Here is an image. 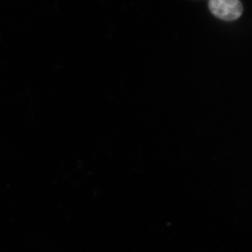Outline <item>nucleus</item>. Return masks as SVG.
<instances>
[{
	"mask_svg": "<svg viewBox=\"0 0 252 252\" xmlns=\"http://www.w3.org/2000/svg\"><path fill=\"white\" fill-rule=\"evenodd\" d=\"M209 9L214 16L225 21L238 19L243 11L239 0H210Z\"/></svg>",
	"mask_w": 252,
	"mask_h": 252,
	"instance_id": "obj_1",
	"label": "nucleus"
}]
</instances>
